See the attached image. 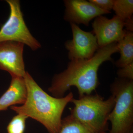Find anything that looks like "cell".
<instances>
[{"label":"cell","instance_id":"6da1fadb","mask_svg":"<svg viewBox=\"0 0 133 133\" xmlns=\"http://www.w3.org/2000/svg\"><path fill=\"white\" fill-rule=\"evenodd\" d=\"M117 43L99 48L89 59L71 60L67 69L56 74L48 89L53 97L62 98L71 87L77 89L79 98L91 94L99 85L98 71L104 62L112 60L113 54L118 52Z\"/></svg>","mask_w":133,"mask_h":133},{"label":"cell","instance_id":"7a4b0ae2","mask_svg":"<svg viewBox=\"0 0 133 133\" xmlns=\"http://www.w3.org/2000/svg\"><path fill=\"white\" fill-rule=\"evenodd\" d=\"M23 78L27 90L26 101L22 105L13 106L10 108L17 114L23 115L40 122L49 133H59L62 114L74 98L73 93L70 92L63 97H55L44 91L28 72Z\"/></svg>","mask_w":133,"mask_h":133},{"label":"cell","instance_id":"3957f363","mask_svg":"<svg viewBox=\"0 0 133 133\" xmlns=\"http://www.w3.org/2000/svg\"><path fill=\"white\" fill-rule=\"evenodd\" d=\"M71 102L74 105L71 115L77 121L94 132H107L108 117L115 104L113 95L105 100L98 94L86 95L73 98Z\"/></svg>","mask_w":133,"mask_h":133},{"label":"cell","instance_id":"277c9868","mask_svg":"<svg viewBox=\"0 0 133 133\" xmlns=\"http://www.w3.org/2000/svg\"><path fill=\"white\" fill-rule=\"evenodd\" d=\"M115 104L108 117L109 133H133V80L116 79L111 85Z\"/></svg>","mask_w":133,"mask_h":133},{"label":"cell","instance_id":"5b68a950","mask_svg":"<svg viewBox=\"0 0 133 133\" xmlns=\"http://www.w3.org/2000/svg\"><path fill=\"white\" fill-rule=\"evenodd\" d=\"M9 6L10 14L7 21L0 29V43L14 42L22 43L32 50L41 48L40 43L32 36L26 26L21 10L20 1H6Z\"/></svg>","mask_w":133,"mask_h":133},{"label":"cell","instance_id":"8992f818","mask_svg":"<svg viewBox=\"0 0 133 133\" xmlns=\"http://www.w3.org/2000/svg\"><path fill=\"white\" fill-rule=\"evenodd\" d=\"M72 39L65 44L70 60L91 58L99 49L97 38L94 34L82 30L74 23H70Z\"/></svg>","mask_w":133,"mask_h":133},{"label":"cell","instance_id":"52a82bcc","mask_svg":"<svg viewBox=\"0 0 133 133\" xmlns=\"http://www.w3.org/2000/svg\"><path fill=\"white\" fill-rule=\"evenodd\" d=\"M124 25V21L116 15L111 19L102 15L95 18L92 27L99 48L121 40L125 34L126 30L123 29Z\"/></svg>","mask_w":133,"mask_h":133},{"label":"cell","instance_id":"ba28073f","mask_svg":"<svg viewBox=\"0 0 133 133\" xmlns=\"http://www.w3.org/2000/svg\"><path fill=\"white\" fill-rule=\"evenodd\" d=\"M24 44L14 42L0 43V69L11 76L23 77L26 74L23 58Z\"/></svg>","mask_w":133,"mask_h":133},{"label":"cell","instance_id":"9c48e42d","mask_svg":"<svg viewBox=\"0 0 133 133\" xmlns=\"http://www.w3.org/2000/svg\"><path fill=\"white\" fill-rule=\"evenodd\" d=\"M64 3L65 7L64 19L70 23L88 26L92 19L111 13L99 8L85 0H65Z\"/></svg>","mask_w":133,"mask_h":133},{"label":"cell","instance_id":"30bf717a","mask_svg":"<svg viewBox=\"0 0 133 133\" xmlns=\"http://www.w3.org/2000/svg\"><path fill=\"white\" fill-rule=\"evenodd\" d=\"M27 97V88L23 77L12 76L9 87L0 98V111L16 105L23 104Z\"/></svg>","mask_w":133,"mask_h":133},{"label":"cell","instance_id":"8fae6325","mask_svg":"<svg viewBox=\"0 0 133 133\" xmlns=\"http://www.w3.org/2000/svg\"><path fill=\"white\" fill-rule=\"evenodd\" d=\"M117 43L120 57L115 64L121 68L133 62V32L126 30L123 38Z\"/></svg>","mask_w":133,"mask_h":133},{"label":"cell","instance_id":"7c38bea8","mask_svg":"<svg viewBox=\"0 0 133 133\" xmlns=\"http://www.w3.org/2000/svg\"><path fill=\"white\" fill-rule=\"evenodd\" d=\"M58 133H98L91 131L73 118L71 115L62 119ZM107 133V132L101 133Z\"/></svg>","mask_w":133,"mask_h":133},{"label":"cell","instance_id":"4fadbf2b","mask_svg":"<svg viewBox=\"0 0 133 133\" xmlns=\"http://www.w3.org/2000/svg\"><path fill=\"white\" fill-rule=\"evenodd\" d=\"M112 9L116 15L124 21L133 17L132 0H114Z\"/></svg>","mask_w":133,"mask_h":133},{"label":"cell","instance_id":"5bb4252c","mask_svg":"<svg viewBox=\"0 0 133 133\" xmlns=\"http://www.w3.org/2000/svg\"><path fill=\"white\" fill-rule=\"evenodd\" d=\"M28 117L22 114L14 116L7 127L8 133H24Z\"/></svg>","mask_w":133,"mask_h":133},{"label":"cell","instance_id":"9a60e30c","mask_svg":"<svg viewBox=\"0 0 133 133\" xmlns=\"http://www.w3.org/2000/svg\"><path fill=\"white\" fill-rule=\"evenodd\" d=\"M117 73L120 78L133 80V62L120 68Z\"/></svg>","mask_w":133,"mask_h":133},{"label":"cell","instance_id":"2e32d148","mask_svg":"<svg viewBox=\"0 0 133 133\" xmlns=\"http://www.w3.org/2000/svg\"><path fill=\"white\" fill-rule=\"evenodd\" d=\"M114 0H90L89 1L100 9L109 11L112 9Z\"/></svg>","mask_w":133,"mask_h":133},{"label":"cell","instance_id":"e0dca14e","mask_svg":"<svg viewBox=\"0 0 133 133\" xmlns=\"http://www.w3.org/2000/svg\"><path fill=\"white\" fill-rule=\"evenodd\" d=\"M125 25L127 31L132 32L133 31V17L131 19H127L124 21Z\"/></svg>","mask_w":133,"mask_h":133}]
</instances>
